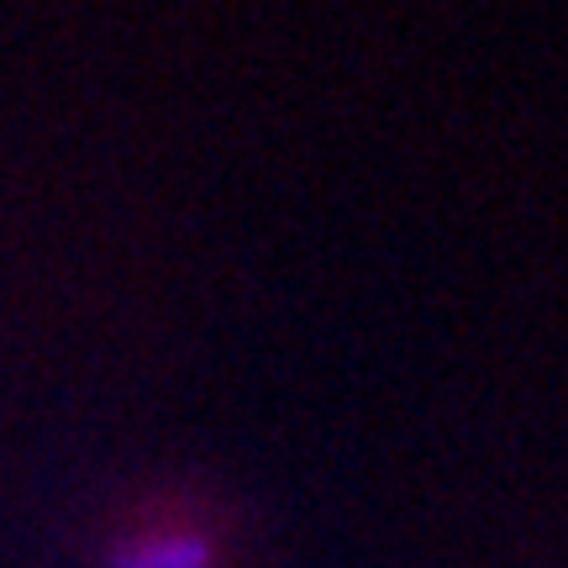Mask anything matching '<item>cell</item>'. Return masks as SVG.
Returning a JSON list of instances; mask_svg holds the SVG:
<instances>
[{
    "label": "cell",
    "instance_id": "6da1fadb",
    "mask_svg": "<svg viewBox=\"0 0 568 568\" xmlns=\"http://www.w3.org/2000/svg\"><path fill=\"white\" fill-rule=\"evenodd\" d=\"M205 548L201 542H142L132 558H122V568H201Z\"/></svg>",
    "mask_w": 568,
    "mask_h": 568
}]
</instances>
